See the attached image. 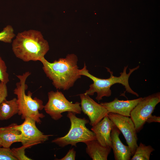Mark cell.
Returning <instances> with one entry per match:
<instances>
[{
  "instance_id": "obj_11",
  "label": "cell",
  "mask_w": 160,
  "mask_h": 160,
  "mask_svg": "<svg viewBox=\"0 0 160 160\" xmlns=\"http://www.w3.org/2000/svg\"><path fill=\"white\" fill-rule=\"evenodd\" d=\"M114 125L107 115L92 126L91 130L94 133L96 140L101 145L111 148V133Z\"/></svg>"
},
{
  "instance_id": "obj_12",
  "label": "cell",
  "mask_w": 160,
  "mask_h": 160,
  "mask_svg": "<svg viewBox=\"0 0 160 160\" xmlns=\"http://www.w3.org/2000/svg\"><path fill=\"white\" fill-rule=\"evenodd\" d=\"M142 98L140 97L133 100H119L116 97L112 101L102 103L100 104L106 109L108 113L130 117L132 111Z\"/></svg>"
},
{
  "instance_id": "obj_16",
  "label": "cell",
  "mask_w": 160,
  "mask_h": 160,
  "mask_svg": "<svg viewBox=\"0 0 160 160\" xmlns=\"http://www.w3.org/2000/svg\"><path fill=\"white\" fill-rule=\"evenodd\" d=\"M19 112L17 98L3 101L0 105V120L8 119Z\"/></svg>"
},
{
  "instance_id": "obj_14",
  "label": "cell",
  "mask_w": 160,
  "mask_h": 160,
  "mask_svg": "<svg viewBox=\"0 0 160 160\" xmlns=\"http://www.w3.org/2000/svg\"><path fill=\"white\" fill-rule=\"evenodd\" d=\"M16 124L12 123L7 126L0 127V138L2 147L10 148L13 143L21 142V132L15 127Z\"/></svg>"
},
{
  "instance_id": "obj_10",
  "label": "cell",
  "mask_w": 160,
  "mask_h": 160,
  "mask_svg": "<svg viewBox=\"0 0 160 160\" xmlns=\"http://www.w3.org/2000/svg\"><path fill=\"white\" fill-rule=\"evenodd\" d=\"M79 95L81 111L88 116L91 126L95 125L107 115L108 113L106 109L95 101L89 95L84 93Z\"/></svg>"
},
{
  "instance_id": "obj_18",
  "label": "cell",
  "mask_w": 160,
  "mask_h": 160,
  "mask_svg": "<svg viewBox=\"0 0 160 160\" xmlns=\"http://www.w3.org/2000/svg\"><path fill=\"white\" fill-rule=\"evenodd\" d=\"M15 36L13 28L8 25L0 32V41L7 43L12 42Z\"/></svg>"
},
{
  "instance_id": "obj_23",
  "label": "cell",
  "mask_w": 160,
  "mask_h": 160,
  "mask_svg": "<svg viewBox=\"0 0 160 160\" xmlns=\"http://www.w3.org/2000/svg\"><path fill=\"white\" fill-rule=\"evenodd\" d=\"M76 156V152L74 148L70 149L66 155L59 160H75Z\"/></svg>"
},
{
  "instance_id": "obj_22",
  "label": "cell",
  "mask_w": 160,
  "mask_h": 160,
  "mask_svg": "<svg viewBox=\"0 0 160 160\" xmlns=\"http://www.w3.org/2000/svg\"><path fill=\"white\" fill-rule=\"evenodd\" d=\"M8 96L7 84L0 81V105L6 100Z\"/></svg>"
},
{
  "instance_id": "obj_1",
  "label": "cell",
  "mask_w": 160,
  "mask_h": 160,
  "mask_svg": "<svg viewBox=\"0 0 160 160\" xmlns=\"http://www.w3.org/2000/svg\"><path fill=\"white\" fill-rule=\"evenodd\" d=\"M78 59L74 54H68L65 58H60L50 63L44 57L40 61L47 76L52 81L57 89L68 90L81 77L77 65Z\"/></svg>"
},
{
  "instance_id": "obj_8",
  "label": "cell",
  "mask_w": 160,
  "mask_h": 160,
  "mask_svg": "<svg viewBox=\"0 0 160 160\" xmlns=\"http://www.w3.org/2000/svg\"><path fill=\"white\" fill-rule=\"evenodd\" d=\"M36 121L29 117L25 119L21 124H15V127L21 132V143L26 148L43 143L48 140L52 135H45L36 126Z\"/></svg>"
},
{
  "instance_id": "obj_17",
  "label": "cell",
  "mask_w": 160,
  "mask_h": 160,
  "mask_svg": "<svg viewBox=\"0 0 160 160\" xmlns=\"http://www.w3.org/2000/svg\"><path fill=\"white\" fill-rule=\"evenodd\" d=\"M154 149L150 145L147 146L140 143L138 145L131 160H149L151 153Z\"/></svg>"
},
{
  "instance_id": "obj_2",
  "label": "cell",
  "mask_w": 160,
  "mask_h": 160,
  "mask_svg": "<svg viewBox=\"0 0 160 160\" xmlns=\"http://www.w3.org/2000/svg\"><path fill=\"white\" fill-rule=\"evenodd\" d=\"M49 49L47 41L40 31L35 30L19 33L12 41V49L14 54L25 62L40 61Z\"/></svg>"
},
{
  "instance_id": "obj_13",
  "label": "cell",
  "mask_w": 160,
  "mask_h": 160,
  "mask_svg": "<svg viewBox=\"0 0 160 160\" xmlns=\"http://www.w3.org/2000/svg\"><path fill=\"white\" fill-rule=\"evenodd\" d=\"M120 131L115 125L111 133V147L113 149L115 160H129L132 155L129 146L124 145L121 141Z\"/></svg>"
},
{
  "instance_id": "obj_15",
  "label": "cell",
  "mask_w": 160,
  "mask_h": 160,
  "mask_svg": "<svg viewBox=\"0 0 160 160\" xmlns=\"http://www.w3.org/2000/svg\"><path fill=\"white\" fill-rule=\"evenodd\" d=\"M86 152L93 160H107L111 148L101 145L96 140L87 141Z\"/></svg>"
},
{
  "instance_id": "obj_19",
  "label": "cell",
  "mask_w": 160,
  "mask_h": 160,
  "mask_svg": "<svg viewBox=\"0 0 160 160\" xmlns=\"http://www.w3.org/2000/svg\"><path fill=\"white\" fill-rule=\"evenodd\" d=\"M25 148L22 145L20 147L12 148L11 149L14 156L17 160H32L25 155Z\"/></svg>"
},
{
  "instance_id": "obj_24",
  "label": "cell",
  "mask_w": 160,
  "mask_h": 160,
  "mask_svg": "<svg viewBox=\"0 0 160 160\" xmlns=\"http://www.w3.org/2000/svg\"><path fill=\"white\" fill-rule=\"evenodd\" d=\"M153 122H160V117L151 115L147 120L146 122L150 123Z\"/></svg>"
},
{
  "instance_id": "obj_6",
  "label": "cell",
  "mask_w": 160,
  "mask_h": 160,
  "mask_svg": "<svg viewBox=\"0 0 160 160\" xmlns=\"http://www.w3.org/2000/svg\"><path fill=\"white\" fill-rule=\"evenodd\" d=\"M48 100L44 106L45 112L55 120H58L63 116L62 113L71 112L80 114L82 111L80 103L77 102L73 103L65 98L61 92L51 91L48 93Z\"/></svg>"
},
{
  "instance_id": "obj_20",
  "label": "cell",
  "mask_w": 160,
  "mask_h": 160,
  "mask_svg": "<svg viewBox=\"0 0 160 160\" xmlns=\"http://www.w3.org/2000/svg\"><path fill=\"white\" fill-rule=\"evenodd\" d=\"M4 61L0 56V81L7 84L9 81V75Z\"/></svg>"
},
{
  "instance_id": "obj_4",
  "label": "cell",
  "mask_w": 160,
  "mask_h": 160,
  "mask_svg": "<svg viewBox=\"0 0 160 160\" xmlns=\"http://www.w3.org/2000/svg\"><path fill=\"white\" fill-rule=\"evenodd\" d=\"M31 74V72L27 71L22 75L16 76L19 81L16 83L14 93L17 96L19 108L18 114L21 116V119H25L28 117L30 118L40 124L41 122V119L45 117L44 114L39 112V111L44 108L43 102L36 97L33 98L32 93L30 91L28 94L25 93L28 88L26 81Z\"/></svg>"
},
{
  "instance_id": "obj_9",
  "label": "cell",
  "mask_w": 160,
  "mask_h": 160,
  "mask_svg": "<svg viewBox=\"0 0 160 160\" xmlns=\"http://www.w3.org/2000/svg\"><path fill=\"white\" fill-rule=\"evenodd\" d=\"M107 116L123 134L133 155L138 146V138L132 120L129 117L112 113H109Z\"/></svg>"
},
{
  "instance_id": "obj_7",
  "label": "cell",
  "mask_w": 160,
  "mask_h": 160,
  "mask_svg": "<svg viewBox=\"0 0 160 160\" xmlns=\"http://www.w3.org/2000/svg\"><path fill=\"white\" fill-rule=\"evenodd\" d=\"M160 102V92H157L143 97L132 109L130 118L137 132L143 128L147 119L151 115L156 106Z\"/></svg>"
},
{
  "instance_id": "obj_3",
  "label": "cell",
  "mask_w": 160,
  "mask_h": 160,
  "mask_svg": "<svg viewBox=\"0 0 160 160\" xmlns=\"http://www.w3.org/2000/svg\"><path fill=\"white\" fill-rule=\"evenodd\" d=\"M127 67L128 66L124 67L123 72L120 73V75L119 77L113 76V72L111 71L109 68H106L107 71L110 74V76L108 79H102L90 73L84 63L83 68L79 69L80 74L81 76L89 77L93 81V83L89 85V89L84 93L89 95H93L95 93H96L97 96L95 98L98 101H99L102 100L104 97L111 96V87L114 84L119 83L124 87L126 92L138 97V94L133 91L129 86V79L132 73L139 68V66L132 69L129 68L128 73L126 72Z\"/></svg>"
},
{
  "instance_id": "obj_25",
  "label": "cell",
  "mask_w": 160,
  "mask_h": 160,
  "mask_svg": "<svg viewBox=\"0 0 160 160\" xmlns=\"http://www.w3.org/2000/svg\"><path fill=\"white\" fill-rule=\"evenodd\" d=\"M2 147V145H1V139L0 138V147Z\"/></svg>"
},
{
  "instance_id": "obj_21",
  "label": "cell",
  "mask_w": 160,
  "mask_h": 160,
  "mask_svg": "<svg viewBox=\"0 0 160 160\" xmlns=\"http://www.w3.org/2000/svg\"><path fill=\"white\" fill-rule=\"evenodd\" d=\"M0 147V160H17L10 148Z\"/></svg>"
},
{
  "instance_id": "obj_5",
  "label": "cell",
  "mask_w": 160,
  "mask_h": 160,
  "mask_svg": "<svg viewBox=\"0 0 160 160\" xmlns=\"http://www.w3.org/2000/svg\"><path fill=\"white\" fill-rule=\"evenodd\" d=\"M67 116L70 119L71 124L69 132L64 136L54 139L52 143L61 147L69 145L76 147L78 143H84L87 141L96 140L94 132L86 126L89 123L88 120L84 118H78L75 113L71 112H68Z\"/></svg>"
}]
</instances>
